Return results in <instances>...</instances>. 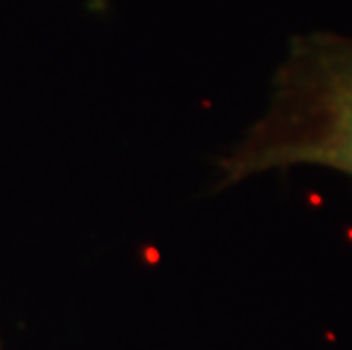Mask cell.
Masks as SVG:
<instances>
[{
  "label": "cell",
  "instance_id": "obj_1",
  "mask_svg": "<svg viewBox=\"0 0 352 350\" xmlns=\"http://www.w3.org/2000/svg\"><path fill=\"white\" fill-rule=\"evenodd\" d=\"M296 166L352 180V36L329 30L291 36L268 107L219 160L216 189Z\"/></svg>",
  "mask_w": 352,
  "mask_h": 350
}]
</instances>
